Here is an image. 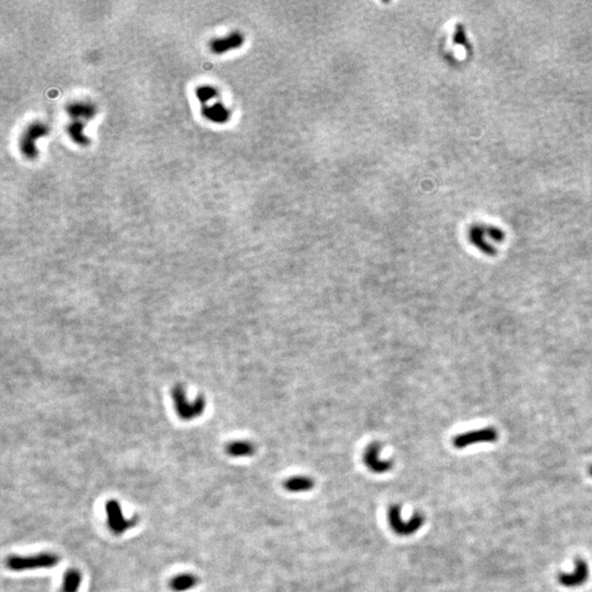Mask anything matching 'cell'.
Instances as JSON below:
<instances>
[{
  "instance_id": "6da1fadb",
  "label": "cell",
  "mask_w": 592,
  "mask_h": 592,
  "mask_svg": "<svg viewBox=\"0 0 592 592\" xmlns=\"http://www.w3.org/2000/svg\"><path fill=\"white\" fill-rule=\"evenodd\" d=\"M60 556L55 553L42 552L34 555H12L7 558L6 565L12 572H26L33 569H48L60 564Z\"/></svg>"
},
{
  "instance_id": "7a4b0ae2",
  "label": "cell",
  "mask_w": 592,
  "mask_h": 592,
  "mask_svg": "<svg viewBox=\"0 0 592 592\" xmlns=\"http://www.w3.org/2000/svg\"><path fill=\"white\" fill-rule=\"evenodd\" d=\"M48 132V126L42 123V122L37 121L31 123L24 129L23 134L20 137L19 147L21 154L29 160L35 159L39 154L37 143L42 137L47 136Z\"/></svg>"
},
{
  "instance_id": "3957f363",
  "label": "cell",
  "mask_w": 592,
  "mask_h": 592,
  "mask_svg": "<svg viewBox=\"0 0 592 592\" xmlns=\"http://www.w3.org/2000/svg\"><path fill=\"white\" fill-rule=\"evenodd\" d=\"M105 514H106V523L107 528L110 531L115 534V535H122L129 529L134 528L137 524V518L127 519L122 511L121 504L118 500L110 499L107 500L104 504Z\"/></svg>"
},
{
  "instance_id": "277c9868",
  "label": "cell",
  "mask_w": 592,
  "mask_h": 592,
  "mask_svg": "<svg viewBox=\"0 0 592 592\" xmlns=\"http://www.w3.org/2000/svg\"><path fill=\"white\" fill-rule=\"evenodd\" d=\"M388 522L396 534L400 536H409L421 529L424 523V517L420 514H415L409 521H403L400 514V507L395 504L388 510Z\"/></svg>"
},
{
  "instance_id": "5b68a950",
  "label": "cell",
  "mask_w": 592,
  "mask_h": 592,
  "mask_svg": "<svg viewBox=\"0 0 592 592\" xmlns=\"http://www.w3.org/2000/svg\"><path fill=\"white\" fill-rule=\"evenodd\" d=\"M498 440V432L495 428H482L462 433L453 439V445L456 449H464L472 444L492 443Z\"/></svg>"
},
{
  "instance_id": "8992f818",
  "label": "cell",
  "mask_w": 592,
  "mask_h": 592,
  "mask_svg": "<svg viewBox=\"0 0 592 592\" xmlns=\"http://www.w3.org/2000/svg\"><path fill=\"white\" fill-rule=\"evenodd\" d=\"M381 449L382 446L380 443H371L370 445H367L363 455V461L366 467L376 474L386 473L391 471L393 467V463L391 461L381 459Z\"/></svg>"
},
{
  "instance_id": "52a82bcc",
  "label": "cell",
  "mask_w": 592,
  "mask_h": 592,
  "mask_svg": "<svg viewBox=\"0 0 592 592\" xmlns=\"http://www.w3.org/2000/svg\"><path fill=\"white\" fill-rule=\"evenodd\" d=\"M589 578V566L586 561L581 558L575 559V570L573 573H561L558 575L557 579L561 586L567 588H575L582 586Z\"/></svg>"
},
{
  "instance_id": "ba28073f",
  "label": "cell",
  "mask_w": 592,
  "mask_h": 592,
  "mask_svg": "<svg viewBox=\"0 0 592 592\" xmlns=\"http://www.w3.org/2000/svg\"><path fill=\"white\" fill-rule=\"evenodd\" d=\"M244 44V37L240 32H232L224 38L214 39L210 42V48L214 54H225L232 49L239 48Z\"/></svg>"
},
{
  "instance_id": "9c48e42d",
  "label": "cell",
  "mask_w": 592,
  "mask_h": 592,
  "mask_svg": "<svg viewBox=\"0 0 592 592\" xmlns=\"http://www.w3.org/2000/svg\"><path fill=\"white\" fill-rule=\"evenodd\" d=\"M66 112L73 121H90L96 117L97 107L86 101H75L67 104Z\"/></svg>"
},
{
  "instance_id": "30bf717a",
  "label": "cell",
  "mask_w": 592,
  "mask_h": 592,
  "mask_svg": "<svg viewBox=\"0 0 592 592\" xmlns=\"http://www.w3.org/2000/svg\"><path fill=\"white\" fill-rule=\"evenodd\" d=\"M201 113L207 121L216 124H224L230 119V111L220 101H216L212 104L202 105Z\"/></svg>"
},
{
  "instance_id": "8fae6325",
  "label": "cell",
  "mask_w": 592,
  "mask_h": 592,
  "mask_svg": "<svg viewBox=\"0 0 592 592\" xmlns=\"http://www.w3.org/2000/svg\"><path fill=\"white\" fill-rule=\"evenodd\" d=\"M199 578L193 574H180L170 580V589L175 592H186L198 586Z\"/></svg>"
},
{
  "instance_id": "7c38bea8",
  "label": "cell",
  "mask_w": 592,
  "mask_h": 592,
  "mask_svg": "<svg viewBox=\"0 0 592 592\" xmlns=\"http://www.w3.org/2000/svg\"><path fill=\"white\" fill-rule=\"evenodd\" d=\"M83 575L76 568H69L64 575L61 592H78L82 586Z\"/></svg>"
},
{
  "instance_id": "4fadbf2b",
  "label": "cell",
  "mask_w": 592,
  "mask_h": 592,
  "mask_svg": "<svg viewBox=\"0 0 592 592\" xmlns=\"http://www.w3.org/2000/svg\"><path fill=\"white\" fill-rule=\"evenodd\" d=\"M86 123L83 121H71L67 126V134L75 144L79 146H87L90 143V139L85 135Z\"/></svg>"
},
{
  "instance_id": "5bb4252c",
  "label": "cell",
  "mask_w": 592,
  "mask_h": 592,
  "mask_svg": "<svg viewBox=\"0 0 592 592\" xmlns=\"http://www.w3.org/2000/svg\"><path fill=\"white\" fill-rule=\"evenodd\" d=\"M226 453L233 458H247L255 453V446L249 441H234L226 445Z\"/></svg>"
},
{
  "instance_id": "9a60e30c",
  "label": "cell",
  "mask_w": 592,
  "mask_h": 592,
  "mask_svg": "<svg viewBox=\"0 0 592 592\" xmlns=\"http://www.w3.org/2000/svg\"><path fill=\"white\" fill-rule=\"evenodd\" d=\"M314 480L307 476H295L284 482V487L291 493H304L314 488Z\"/></svg>"
},
{
  "instance_id": "2e32d148",
  "label": "cell",
  "mask_w": 592,
  "mask_h": 592,
  "mask_svg": "<svg viewBox=\"0 0 592 592\" xmlns=\"http://www.w3.org/2000/svg\"><path fill=\"white\" fill-rule=\"evenodd\" d=\"M482 235L483 233L480 227H474L471 229V233H469V239H471L474 246L481 250L483 254H486L487 256H495L497 252L496 249L493 246H490L487 241H485Z\"/></svg>"
},
{
  "instance_id": "e0dca14e",
  "label": "cell",
  "mask_w": 592,
  "mask_h": 592,
  "mask_svg": "<svg viewBox=\"0 0 592 592\" xmlns=\"http://www.w3.org/2000/svg\"><path fill=\"white\" fill-rule=\"evenodd\" d=\"M196 95L198 100L200 101V103L202 105H205L208 104L211 100L215 99L219 95V91L216 90L215 87L210 86V85H203V86H200L197 88L196 90Z\"/></svg>"
},
{
  "instance_id": "ac0fdd59",
  "label": "cell",
  "mask_w": 592,
  "mask_h": 592,
  "mask_svg": "<svg viewBox=\"0 0 592 592\" xmlns=\"http://www.w3.org/2000/svg\"><path fill=\"white\" fill-rule=\"evenodd\" d=\"M488 234H489L490 238H493V239L496 240V241H502L503 240L504 235H503V233L501 232V230H499V229H497V228L489 229L488 230Z\"/></svg>"
},
{
  "instance_id": "d6986e66",
  "label": "cell",
  "mask_w": 592,
  "mask_h": 592,
  "mask_svg": "<svg viewBox=\"0 0 592 592\" xmlns=\"http://www.w3.org/2000/svg\"><path fill=\"white\" fill-rule=\"evenodd\" d=\"M589 474H590V476H592V465L589 467Z\"/></svg>"
}]
</instances>
